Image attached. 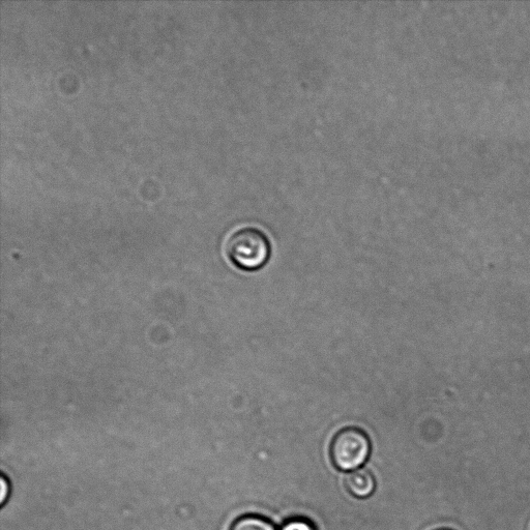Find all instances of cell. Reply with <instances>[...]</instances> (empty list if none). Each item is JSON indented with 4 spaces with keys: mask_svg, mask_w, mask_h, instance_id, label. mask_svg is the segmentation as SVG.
Listing matches in <instances>:
<instances>
[{
    "mask_svg": "<svg viewBox=\"0 0 530 530\" xmlns=\"http://www.w3.org/2000/svg\"><path fill=\"white\" fill-rule=\"evenodd\" d=\"M226 253L235 267L257 271L269 261L271 245L262 231L246 227L231 234L226 243Z\"/></svg>",
    "mask_w": 530,
    "mask_h": 530,
    "instance_id": "obj_1",
    "label": "cell"
},
{
    "mask_svg": "<svg viewBox=\"0 0 530 530\" xmlns=\"http://www.w3.org/2000/svg\"><path fill=\"white\" fill-rule=\"evenodd\" d=\"M371 453L368 435L361 429L349 427L339 431L331 445V458L334 465L343 471L362 468Z\"/></svg>",
    "mask_w": 530,
    "mask_h": 530,
    "instance_id": "obj_2",
    "label": "cell"
},
{
    "mask_svg": "<svg viewBox=\"0 0 530 530\" xmlns=\"http://www.w3.org/2000/svg\"><path fill=\"white\" fill-rule=\"evenodd\" d=\"M0 482H2V495H0V505L4 507L8 502V499L11 494V485L10 481L5 475H2V480H0Z\"/></svg>",
    "mask_w": 530,
    "mask_h": 530,
    "instance_id": "obj_6",
    "label": "cell"
},
{
    "mask_svg": "<svg viewBox=\"0 0 530 530\" xmlns=\"http://www.w3.org/2000/svg\"><path fill=\"white\" fill-rule=\"evenodd\" d=\"M230 530H277L274 523L258 515H245L235 520Z\"/></svg>",
    "mask_w": 530,
    "mask_h": 530,
    "instance_id": "obj_4",
    "label": "cell"
},
{
    "mask_svg": "<svg viewBox=\"0 0 530 530\" xmlns=\"http://www.w3.org/2000/svg\"><path fill=\"white\" fill-rule=\"evenodd\" d=\"M345 485L350 494L360 499L369 498L376 488L375 479L366 468L351 471L346 477Z\"/></svg>",
    "mask_w": 530,
    "mask_h": 530,
    "instance_id": "obj_3",
    "label": "cell"
},
{
    "mask_svg": "<svg viewBox=\"0 0 530 530\" xmlns=\"http://www.w3.org/2000/svg\"><path fill=\"white\" fill-rule=\"evenodd\" d=\"M280 530H317V528L309 519L292 518L286 521Z\"/></svg>",
    "mask_w": 530,
    "mask_h": 530,
    "instance_id": "obj_5",
    "label": "cell"
},
{
    "mask_svg": "<svg viewBox=\"0 0 530 530\" xmlns=\"http://www.w3.org/2000/svg\"><path fill=\"white\" fill-rule=\"evenodd\" d=\"M437 530H450V529H437Z\"/></svg>",
    "mask_w": 530,
    "mask_h": 530,
    "instance_id": "obj_7",
    "label": "cell"
}]
</instances>
